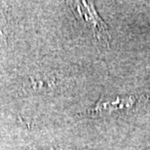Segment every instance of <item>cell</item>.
Masks as SVG:
<instances>
[{"instance_id": "6da1fadb", "label": "cell", "mask_w": 150, "mask_h": 150, "mask_svg": "<svg viewBox=\"0 0 150 150\" xmlns=\"http://www.w3.org/2000/svg\"><path fill=\"white\" fill-rule=\"evenodd\" d=\"M76 7V10L79 13L81 18L84 19L85 22H89L91 28H93V30L95 31L98 38L100 39L101 41L107 42L108 33H107L106 26L100 18H98V14L94 10V7L92 5L89 6L86 2H81V5H79V3H78Z\"/></svg>"}, {"instance_id": "7a4b0ae2", "label": "cell", "mask_w": 150, "mask_h": 150, "mask_svg": "<svg viewBox=\"0 0 150 150\" xmlns=\"http://www.w3.org/2000/svg\"><path fill=\"white\" fill-rule=\"evenodd\" d=\"M136 100L134 97H128V98H117L115 100H103L100 98L98 101L96 105L89 110V114H93V115H98L103 112L107 111H113L116 109H122L126 108V107H130L134 103Z\"/></svg>"}]
</instances>
